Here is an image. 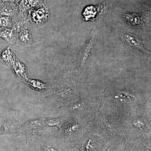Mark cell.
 Segmentation results:
<instances>
[{
	"label": "cell",
	"instance_id": "obj_6",
	"mask_svg": "<svg viewBox=\"0 0 151 151\" xmlns=\"http://www.w3.org/2000/svg\"><path fill=\"white\" fill-rule=\"evenodd\" d=\"M15 32L16 36V44L27 46L35 43L31 32L28 27L19 30Z\"/></svg>",
	"mask_w": 151,
	"mask_h": 151
},
{
	"label": "cell",
	"instance_id": "obj_1",
	"mask_svg": "<svg viewBox=\"0 0 151 151\" xmlns=\"http://www.w3.org/2000/svg\"><path fill=\"white\" fill-rule=\"evenodd\" d=\"M21 126L17 112L11 109L3 116L0 122V136L11 135L15 137L19 135Z\"/></svg>",
	"mask_w": 151,
	"mask_h": 151
},
{
	"label": "cell",
	"instance_id": "obj_4",
	"mask_svg": "<svg viewBox=\"0 0 151 151\" xmlns=\"http://www.w3.org/2000/svg\"><path fill=\"white\" fill-rule=\"evenodd\" d=\"M9 68L16 77L21 82H22L28 78L27 66L17 55Z\"/></svg>",
	"mask_w": 151,
	"mask_h": 151
},
{
	"label": "cell",
	"instance_id": "obj_12",
	"mask_svg": "<svg viewBox=\"0 0 151 151\" xmlns=\"http://www.w3.org/2000/svg\"><path fill=\"white\" fill-rule=\"evenodd\" d=\"M64 121V118H45V123L46 127H57L61 128Z\"/></svg>",
	"mask_w": 151,
	"mask_h": 151
},
{
	"label": "cell",
	"instance_id": "obj_2",
	"mask_svg": "<svg viewBox=\"0 0 151 151\" xmlns=\"http://www.w3.org/2000/svg\"><path fill=\"white\" fill-rule=\"evenodd\" d=\"M45 117H37L30 118L21 124L20 131L25 133L26 144L29 138L32 137L38 132L42 131L46 127Z\"/></svg>",
	"mask_w": 151,
	"mask_h": 151
},
{
	"label": "cell",
	"instance_id": "obj_10",
	"mask_svg": "<svg viewBox=\"0 0 151 151\" xmlns=\"http://www.w3.org/2000/svg\"><path fill=\"white\" fill-rule=\"evenodd\" d=\"M70 90L69 89H64L55 92L51 95L47 96L48 99H53L60 102H65L70 99Z\"/></svg>",
	"mask_w": 151,
	"mask_h": 151
},
{
	"label": "cell",
	"instance_id": "obj_20",
	"mask_svg": "<svg viewBox=\"0 0 151 151\" xmlns=\"http://www.w3.org/2000/svg\"><path fill=\"white\" fill-rule=\"evenodd\" d=\"M0 151H2L1 150V149H0Z\"/></svg>",
	"mask_w": 151,
	"mask_h": 151
},
{
	"label": "cell",
	"instance_id": "obj_16",
	"mask_svg": "<svg viewBox=\"0 0 151 151\" xmlns=\"http://www.w3.org/2000/svg\"><path fill=\"white\" fill-rule=\"evenodd\" d=\"M31 7V6L30 5L28 0H21L19 4V8L21 12H26Z\"/></svg>",
	"mask_w": 151,
	"mask_h": 151
},
{
	"label": "cell",
	"instance_id": "obj_18",
	"mask_svg": "<svg viewBox=\"0 0 151 151\" xmlns=\"http://www.w3.org/2000/svg\"><path fill=\"white\" fill-rule=\"evenodd\" d=\"M11 1L15 3V4H17L18 2V0H10Z\"/></svg>",
	"mask_w": 151,
	"mask_h": 151
},
{
	"label": "cell",
	"instance_id": "obj_13",
	"mask_svg": "<svg viewBox=\"0 0 151 151\" xmlns=\"http://www.w3.org/2000/svg\"><path fill=\"white\" fill-rule=\"evenodd\" d=\"M35 142L39 146L41 151H58L47 142L44 141L39 138H37Z\"/></svg>",
	"mask_w": 151,
	"mask_h": 151
},
{
	"label": "cell",
	"instance_id": "obj_5",
	"mask_svg": "<svg viewBox=\"0 0 151 151\" xmlns=\"http://www.w3.org/2000/svg\"><path fill=\"white\" fill-rule=\"evenodd\" d=\"M121 37L125 43L132 48L138 50L146 54L150 53L145 49L142 42L136 35L129 32L123 33Z\"/></svg>",
	"mask_w": 151,
	"mask_h": 151
},
{
	"label": "cell",
	"instance_id": "obj_3",
	"mask_svg": "<svg viewBox=\"0 0 151 151\" xmlns=\"http://www.w3.org/2000/svg\"><path fill=\"white\" fill-rule=\"evenodd\" d=\"M48 9L45 6L41 7L37 10L30 11L28 20L34 27H39L45 24L49 17Z\"/></svg>",
	"mask_w": 151,
	"mask_h": 151
},
{
	"label": "cell",
	"instance_id": "obj_11",
	"mask_svg": "<svg viewBox=\"0 0 151 151\" xmlns=\"http://www.w3.org/2000/svg\"><path fill=\"white\" fill-rule=\"evenodd\" d=\"M15 36V32L13 29L0 28V38L4 40L8 43H10L11 40Z\"/></svg>",
	"mask_w": 151,
	"mask_h": 151
},
{
	"label": "cell",
	"instance_id": "obj_9",
	"mask_svg": "<svg viewBox=\"0 0 151 151\" xmlns=\"http://www.w3.org/2000/svg\"><path fill=\"white\" fill-rule=\"evenodd\" d=\"M124 18L130 25L133 26L142 27L144 25L143 19L138 14L127 13L124 14Z\"/></svg>",
	"mask_w": 151,
	"mask_h": 151
},
{
	"label": "cell",
	"instance_id": "obj_17",
	"mask_svg": "<svg viewBox=\"0 0 151 151\" xmlns=\"http://www.w3.org/2000/svg\"><path fill=\"white\" fill-rule=\"evenodd\" d=\"M40 0H28L31 6L35 7L39 2Z\"/></svg>",
	"mask_w": 151,
	"mask_h": 151
},
{
	"label": "cell",
	"instance_id": "obj_14",
	"mask_svg": "<svg viewBox=\"0 0 151 151\" xmlns=\"http://www.w3.org/2000/svg\"><path fill=\"white\" fill-rule=\"evenodd\" d=\"M13 22H12L11 17L0 16V26L2 28H10L12 27Z\"/></svg>",
	"mask_w": 151,
	"mask_h": 151
},
{
	"label": "cell",
	"instance_id": "obj_19",
	"mask_svg": "<svg viewBox=\"0 0 151 151\" xmlns=\"http://www.w3.org/2000/svg\"><path fill=\"white\" fill-rule=\"evenodd\" d=\"M9 1V0H0V1H1V2H2L3 3L6 2L8 1Z\"/></svg>",
	"mask_w": 151,
	"mask_h": 151
},
{
	"label": "cell",
	"instance_id": "obj_7",
	"mask_svg": "<svg viewBox=\"0 0 151 151\" xmlns=\"http://www.w3.org/2000/svg\"><path fill=\"white\" fill-rule=\"evenodd\" d=\"M22 83L27 85L31 89L38 92H44L52 89L51 86H49L48 84L37 79L28 78L23 81Z\"/></svg>",
	"mask_w": 151,
	"mask_h": 151
},
{
	"label": "cell",
	"instance_id": "obj_15",
	"mask_svg": "<svg viewBox=\"0 0 151 151\" xmlns=\"http://www.w3.org/2000/svg\"><path fill=\"white\" fill-rule=\"evenodd\" d=\"M15 14V11L10 7L5 6L0 10V16L13 17Z\"/></svg>",
	"mask_w": 151,
	"mask_h": 151
},
{
	"label": "cell",
	"instance_id": "obj_8",
	"mask_svg": "<svg viewBox=\"0 0 151 151\" xmlns=\"http://www.w3.org/2000/svg\"><path fill=\"white\" fill-rule=\"evenodd\" d=\"M16 55L14 46L13 45H9L0 55V62L9 68Z\"/></svg>",
	"mask_w": 151,
	"mask_h": 151
}]
</instances>
